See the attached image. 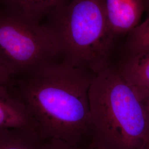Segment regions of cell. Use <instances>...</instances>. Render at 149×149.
Returning <instances> with one entry per match:
<instances>
[{
	"label": "cell",
	"mask_w": 149,
	"mask_h": 149,
	"mask_svg": "<svg viewBox=\"0 0 149 149\" xmlns=\"http://www.w3.org/2000/svg\"><path fill=\"white\" fill-rule=\"evenodd\" d=\"M95 74L58 60L13 78L9 87L27 107L42 141L80 146L90 135L89 91Z\"/></svg>",
	"instance_id": "1"
},
{
	"label": "cell",
	"mask_w": 149,
	"mask_h": 149,
	"mask_svg": "<svg viewBox=\"0 0 149 149\" xmlns=\"http://www.w3.org/2000/svg\"><path fill=\"white\" fill-rule=\"evenodd\" d=\"M12 79V74L0 60V85L9 86Z\"/></svg>",
	"instance_id": "12"
},
{
	"label": "cell",
	"mask_w": 149,
	"mask_h": 149,
	"mask_svg": "<svg viewBox=\"0 0 149 149\" xmlns=\"http://www.w3.org/2000/svg\"><path fill=\"white\" fill-rule=\"evenodd\" d=\"M66 2V0H0L3 7L39 23L44 17L50 15Z\"/></svg>",
	"instance_id": "8"
},
{
	"label": "cell",
	"mask_w": 149,
	"mask_h": 149,
	"mask_svg": "<svg viewBox=\"0 0 149 149\" xmlns=\"http://www.w3.org/2000/svg\"><path fill=\"white\" fill-rule=\"evenodd\" d=\"M144 2L145 10H146L149 13V0H143Z\"/></svg>",
	"instance_id": "14"
},
{
	"label": "cell",
	"mask_w": 149,
	"mask_h": 149,
	"mask_svg": "<svg viewBox=\"0 0 149 149\" xmlns=\"http://www.w3.org/2000/svg\"><path fill=\"white\" fill-rule=\"evenodd\" d=\"M42 141L32 129H0V149H41Z\"/></svg>",
	"instance_id": "9"
},
{
	"label": "cell",
	"mask_w": 149,
	"mask_h": 149,
	"mask_svg": "<svg viewBox=\"0 0 149 149\" xmlns=\"http://www.w3.org/2000/svg\"><path fill=\"white\" fill-rule=\"evenodd\" d=\"M12 128L37 131L35 122L24 103L9 86L0 85V129Z\"/></svg>",
	"instance_id": "6"
},
{
	"label": "cell",
	"mask_w": 149,
	"mask_h": 149,
	"mask_svg": "<svg viewBox=\"0 0 149 149\" xmlns=\"http://www.w3.org/2000/svg\"><path fill=\"white\" fill-rule=\"evenodd\" d=\"M49 16L47 24L58 41L63 62L94 74L111 65L117 36L107 18L105 0H71Z\"/></svg>",
	"instance_id": "3"
},
{
	"label": "cell",
	"mask_w": 149,
	"mask_h": 149,
	"mask_svg": "<svg viewBox=\"0 0 149 149\" xmlns=\"http://www.w3.org/2000/svg\"><path fill=\"white\" fill-rule=\"evenodd\" d=\"M144 149H149V143L145 145Z\"/></svg>",
	"instance_id": "15"
},
{
	"label": "cell",
	"mask_w": 149,
	"mask_h": 149,
	"mask_svg": "<svg viewBox=\"0 0 149 149\" xmlns=\"http://www.w3.org/2000/svg\"><path fill=\"white\" fill-rule=\"evenodd\" d=\"M117 68L123 77L143 99L149 92V49L125 55Z\"/></svg>",
	"instance_id": "7"
},
{
	"label": "cell",
	"mask_w": 149,
	"mask_h": 149,
	"mask_svg": "<svg viewBox=\"0 0 149 149\" xmlns=\"http://www.w3.org/2000/svg\"><path fill=\"white\" fill-rule=\"evenodd\" d=\"M107 18L117 36L128 34L138 26L145 10L143 0H105Z\"/></svg>",
	"instance_id": "5"
},
{
	"label": "cell",
	"mask_w": 149,
	"mask_h": 149,
	"mask_svg": "<svg viewBox=\"0 0 149 149\" xmlns=\"http://www.w3.org/2000/svg\"></svg>",
	"instance_id": "17"
},
{
	"label": "cell",
	"mask_w": 149,
	"mask_h": 149,
	"mask_svg": "<svg viewBox=\"0 0 149 149\" xmlns=\"http://www.w3.org/2000/svg\"><path fill=\"white\" fill-rule=\"evenodd\" d=\"M0 60L13 78L61 60L51 28L5 7L0 8Z\"/></svg>",
	"instance_id": "4"
},
{
	"label": "cell",
	"mask_w": 149,
	"mask_h": 149,
	"mask_svg": "<svg viewBox=\"0 0 149 149\" xmlns=\"http://www.w3.org/2000/svg\"><path fill=\"white\" fill-rule=\"evenodd\" d=\"M144 104L148 117V131H147V144L149 143V92L143 97Z\"/></svg>",
	"instance_id": "13"
},
{
	"label": "cell",
	"mask_w": 149,
	"mask_h": 149,
	"mask_svg": "<svg viewBox=\"0 0 149 149\" xmlns=\"http://www.w3.org/2000/svg\"><path fill=\"white\" fill-rule=\"evenodd\" d=\"M128 34L125 44L126 55L149 49V15L145 21Z\"/></svg>",
	"instance_id": "10"
},
{
	"label": "cell",
	"mask_w": 149,
	"mask_h": 149,
	"mask_svg": "<svg viewBox=\"0 0 149 149\" xmlns=\"http://www.w3.org/2000/svg\"><path fill=\"white\" fill-rule=\"evenodd\" d=\"M89 149H100V148H91V147H90V148Z\"/></svg>",
	"instance_id": "16"
},
{
	"label": "cell",
	"mask_w": 149,
	"mask_h": 149,
	"mask_svg": "<svg viewBox=\"0 0 149 149\" xmlns=\"http://www.w3.org/2000/svg\"><path fill=\"white\" fill-rule=\"evenodd\" d=\"M41 149H81L80 146H74L58 139H48L43 141Z\"/></svg>",
	"instance_id": "11"
},
{
	"label": "cell",
	"mask_w": 149,
	"mask_h": 149,
	"mask_svg": "<svg viewBox=\"0 0 149 149\" xmlns=\"http://www.w3.org/2000/svg\"><path fill=\"white\" fill-rule=\"evenodd\" d=\"M90 147L102 149H144L148 117L144 100L109 66L95 74L89 91Z\"/></svg>",
	"instance_id": "2"
}]
</instances>
